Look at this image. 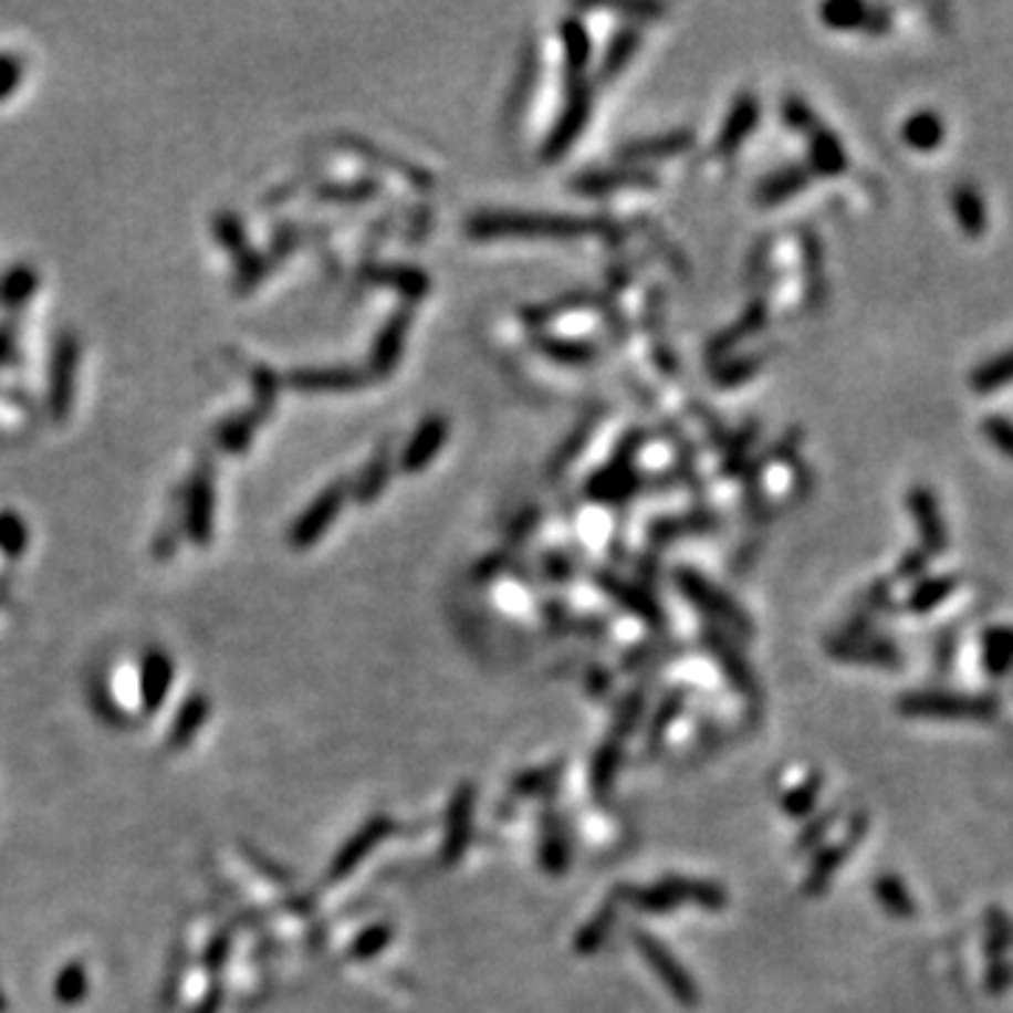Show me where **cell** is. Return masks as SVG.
I'll list each match as a JSON object with an SVG mask.
<instances>
[{
	"label": "cell",
	"mask_w": 1013,
	"mask_h": 1013,
	"mask_svg": "<svg viewBox=\"0 0 1013 1013\" xmlns=\"http://www.w3.org/2000/svg\"><path fill=\"white\" fill-rule=\"evenodd\" d=\"M898 712L907 718H938V721L991 723L1000 718L996 696H965L949 690H918L898 699Z\"/></svg>",
	"instance_id": "cell-1"
},
{
	"label": "cell",
	"mask_w": 1013,
	"mask_h": 1013,
	"mask_svg": "<svg viewBox=\"0 0 1013 1013\" xmlns=\"http://www.w3.org/2000/svg\"><path fill=\"white\" fill-rule=\"evenodd\" d=\"M619 898L630 907L643 909V912H668V909L681 907V904H696L704 909H723L727 907V892L716 884L690 881V878H665V881L645 887V890H617Z\"/></svg>",
	"instance_id": "cell-2"
},
{
	"label": "cell",
	"mask_w": 1013,
	"mask_h": 1013,
	"mask_svg": "<svg viewBox=\"0 0 1013 1013\" xmlns=\"http://www.w3.org/2000/svg\"><path fill=\"white\" fill-rule=\"evenodd\" d=\"M468 231L473 237H575L588 231V223L575 217L555 215H515V211H488L470 220Z\"/></svg>",
	"instance_id": "cell-3"
},
{
	"label": "cell",
	"mask_w": 1013,
	"mask_h": 1013,
	"mask_svg": "<svg viewBox=\"0 0 1013 1013\" xmlns=\"http://www.w3.org/2000/svg\"><path fill=\"white\" fill-rule=\"evenodd\" d=\"M634 943H637L639 954L645 958V963L654 969V974L659 977L665 989L670 991L676 1002H681L685 1007H696L701 1002V991L696 985L690 974H687L685 965L676 960V954L670 952L668 946L661 943L659 938L648 932H634Z\"/></svg>",
	"instance_id": "cell-4"
},
{
	"label": "cell",
	"mask_w": 1013,
	"mask_h": 1013,
	"mask_svg": "<svg viewBox=\"0 0 1013 1013\" xmlns=\"http://www.w3.org/2000/svg\"><path fill=\"white\" fill-rule=\"evenodd\" d=\"M676 581H679L681 594H685L690 603H696L701 612L710 614V617H716V619H721L727 628H732L735 634H741V637H752L754 634L752 619L746 617V612L738 606L730 594L718 592V588L712 586L707 577H701L699 572H690V568H679Z\"/></svg>",
	"instance_id": "cell-5"
},
{
	"label": "cell",
	"mask_w": 1013,
	"mask_h": 1013,
	"mask_svg": "<svg viewBox=\"0 0 1013 1013\" xmlns=\"http://www.w3.org/2000/svg\"><path fill=\"white\" fill-rule=\"evenodd\" d=\"M867 828H870V816H867V811H856V814L850 816V822H847L845 839L836 842V845L822 847V850L816 853L814 861H811L808 867V876H805L803 881L805 896H822V892L828 890L836 873H839L842 867H845V861L850 859L853 847L861 845Z\"/></svg>",
	"instance_id": "cell-6"
},
{
	"label": "cell",
	"mask_w": 1013,
	"mask_h": 1013,
	"mask_svg": "<svg viewBox=\"0 0 1013 1013\" xmlns=\"http://www.w3.org/2000/svg\"><path fill=\"white\" fill-rule=\"evenodd\" d=\"M473 808H477V785L462 783L448 803L446 839H442V861L457 865L468 850L470 834H473Z\"/></svg>",
	"instance_id": "cell-7"
},
{
	"label": "cell",
	"mask_w": 1013,
	"mask_h": 1013,
	"mask_svg": "<svg viewBox=\"0 0 1013 1013\" xmlns=\"http://www.w3.org/2000/svg\"><path fill=\"white\" fill-rule=\"evenodd\" d=\"M344 484H333V488L324 490V493L299 515L296 524L291 526V532H288V544H291L293 550H307V546H313L315 541L327 532V526L333 524L335 515H338L341 504H344Z\"/></svg>",
	"instance_id": "cell-8"
},
{
	"label": "cell",
	"mask_w": 1013,
	"mask_h": 1013,
	"mask_svg": "<svg viewBox=\"0 0 1013 1013\" xmlns=\"http://www.w3.org/2000/svg\"><path fill=\"white\" fill-rule=\"evenodd\" d=\"M391 834H395V822H391L389 816H384V814L372 816L364 828H361L358 834H353V839L346 842V845L335 853V859H333V865H330V873H327V881H341V878L349 876V873H353L355 867H358L361 861H364L366 856H369V853L380 845V842L389 839Z\"/></svg>",
	"instance_id": "cell-9"
},
{
	"label": "cell",
	"mask_w": 1013,
	"mask_h": 1013,
	"mask_svg": "<svg viewBox=\"0 0 1013 1013\" xmlns=\"http://www.w3.org/2000/svg\"><path fill=\"white\" fill-rule=\"evenodd\" d=\"M831 659L850 661V665H873V668H898L901 665V650L890 639H853V637H834L825 643Z\"/></svg>",
	"instance_id": "cell-10"
},
{
	"label": "cell",
	"mask_w": 1013,
	"mask_h": 1013,
	"mask_svg": "<svg viewBox=\"0 0 1013 1013\" xmlns=\"http://www.w3.org/2000/svg\"><path fill=\"white\" fill-rule=\"evenodd\" d=\"M907 506L912 513L915 526L921 532V550L932 555H943L949 550V532H946L943 519H940L938 499L929 488H912L907 495Z\"/></svg>",
	"instance_id": "cell-11"
},
{
	"label": "cell",
	"mask_w": 1013,
	"mask_h": 1013,
	"mask_svg": "<svg viewBox=\"0 0 1013 1013\" xmlns=\"http://www.w3.org/2000/svg\"><path fill=\"white\" fill-rule=\"evenodd\" d=\"M588 111H592V96H588V87L577 85L575 91L568 93L566 111H563V116L557 118V124L552 127L550 138H546L544 155L550 158V161L555 158V155H561L563 149H568L572 144H575V138L581 136V130L586 127Z\"/></svg>",
	"instance_id": "cell-12"
},
{
	"label": "cell",
	"mask_w": 1013,
	"mask_h": 1013,
	"mask_svg": "<svg viewBox=\"0 0 1013 1013\" xmlns=\"http://www.w3.org/2000/svg\"><path fill=\"white\" fill-rule=\"evenodd\" d=\"M448 437V422L442 417H428L420 422V428L415 431V437L408 439L406 451H403L400 468L406 473H420L426 464H431L437 459L439 448L446 446Z\"/></svg>",
	"instance_id": "cell-13"
},
{
	"label": "cell",
	"mask_w": 1013,
	"mask_h": 1013,
	"mask_svg": "<svg viewBox=\"0 0 1013 1013\" xmlns=\"http://www.w3.org/2000/svg\"><path fill=\"white\" fill-rule=\"evenodd\" d=\"M707 648L712 650V656H716L718 665L723 668V673H727L730 685L735 687L738 692H743V696H749L752 701H758L760 687H758V681H754L752 668H749V661L743 659V654H738V650L732 648L730 639L721 637L718 630H710V634H707Z\"/></svg>",
	"instance_id": "cell-14"
},
{
	"label": "cell",
	"mask_w": 1013,
	"mask_h": 1013,
	"mask_svg": "<svg viewBox=\"0 0 1013 1013\" xmlns=\"http://www.w3.org/2000/svg\"><path fill=\"white\" fill-rule=\"evenodd\" d=\"M186 526L192 532L195 544H209L211 537V515H215V490H211L209 470H198L189 495H186Z\"/></svg>",
	"instance_id": "cell-15"
},
{
	"label": "cell",
	"mask_w": 1013,
	"mask_h": 1013,
	"mask_svg": "<svg viewBox=\"0 0 1013 1013\" xmlns=\"http://www.w3.org/2000/svg\"><path fill=\"white\" fill-rule=\"evenodd\" d=\"M760 118V102L758 96L752 93H743L738 96L735 105H732L730 116L723 122L721 136H718V153H735L743 142L749 138V133L754 130V124Z\"/></svg>",
	"instance_id": "cell-16"
},
{
	"label": "cell",
	"mask_w": 1013,
	"mask_h": 1013,
	"mask_svg": "<svg viewBox=\"0 0 1013 1013\" xmlns=\"http://www.w3.org/2000/svg\"><path fill=\"white\" fill-rule=\"evenodd\" d=\"M74 375H76V344L74 341H62L54 353L51 364V411L56 417L65 415L71 408V395H74Z\"/></svg>",
	"instance_id": "cell-17"
},
{
	"label": "cell",
	"mask_w": 1013,
	"mask_h": 1013,
	"mask_svg": "<svg viewBox=\"0 0 1013 1013\" xmlns=\"http://www.w3.org/2000/svg\"><path fill=\"white\" fill-rule=\"evenodd\" d=\"M288 380L299 391H349L364 386V375L358 369H349V366H338V369H299Z\"/></svg>",
	"instance_id": "cell-18"
},
{
	"label": "cell",
	"mask_w": 1013,
	"mask_h": 1013,
	"mask_svg": "<svg viewBox=\"0 0 1013 1013\" xmlns=\"http://www.w3.org/2000/svg\"><path fill=\"white\" fill-rule=\"evenodd\" d=\"M808 149H811V169L819 175H842L847 169V153L842 147V142L836 138V133H831L828 127L816 124L814 130L808 133Z\"/></svg>",
	"instance_id": "cell-19"
},
{
	"label": "cell",
	"mask_w": 1013,
	"mask_h": 1013,
	"mask_svg": "<svg viewBox=\"0 0 1013 1013\" xmlns=\"http://www.w3.org/2000/svg\"><path fill=\"white\" fill-rule=\"evenodd\" d=\"M873 896L881 904V909L898 921H909L918 915V904H915L912 892L907 884L896 876V873H878L873 878Z\"/></svg>",
	"instance_id": "cell-20"
},
{
	"label": "cell",
	"mask_w": 1013,
	"mask_h": 1013,
	"mask_svg": "<svg viewBox=\"0 0 1013 1013\" xmlns=\"http://www.w3.org/2000/svg\"><path fill=\"white\" fill-rule=\"evenodd\" d=\"M946 124L934 111H918L904 122L901 138L915 153H932L943 144Z\"/></svg>",
	"instance_id": "cell-21"
},
{
	"label": "cell",
	"mask_w": 1013,
	"mask_h": 1013,
	"mask_svg": "<svg viewBox=\"0 0 1013 1013\" xmlns=\"http://www.w3.org/2000/svg\"><path fill=\"white\" fill-rule=\"evenodd\" d=\"M952 211L958 217V226L965 237H983L989 229V215H985L983 195L974 186L960 184L952 189Z\"/></svg>",
	"instance_id": "cell-22"
},
{
	"label": "cell",
	"mask_w": 1013,
	"mask_h": 1013,
	"mask_svg": "<svg viewBox=\"0 0 1013 1013\" xmlns=\"http://www.w3.org/2000/svg\"><path fill=\"white\" fill-rule=\"evenodd\" d=\"M811 180V169L800 167V164H791V167L777 169L774 175H769L758 189V203L760 206H777L783 200L794 198L797 192H803L805 186Z\"/></svg>",
	"instance_id": "cell-23"
},
{
	"label": "cell",
	"mask_w": 1013,
	"mask_h": 1013,
	"mask_svg": "<svg viewBox=\"0 0 1013 1013\" xmlns=\"http://www.w3.org/2000/svg\"><path fill=\"white\" fill-rule=\"evenodd\" d=\"M983 668L991 679H1005L1013 670V628L996 625L983 634Z\"/></svg>",
	"instance_id": "cell-24"
},
{
	"label": "cell",
	"mask_w": 1013,
	"mask_h": 1013,
	"mask_svg": "<svg viewBox=\"0 0 1013 1013\" xmlns=\"http://www.w3.org/2000/svg\"><path fill=\"white\" fill-rule=\"evenodd\" d=\"M408 324H411L408 313H397L395 318L380 330V335H377L375 341V349H372V366H375L377 372H389L391 366L397 364V358H400L403 353V338H406L408 333Z\"/></svg>",
	"instance_id": "cell-25"
},
{
	"label": "cell",
	"mask_w": 1013,
	"mask_h": 1013,
	"mask_svg": "<svg viewBox=\"0 0 1013 1013\" xmlns=\"http://www.w3.org/2000/svg\"><path fill=\"white\" fill-rule=\"evenodd\" d=\"M958 588V577L943 575V577H923L918 586L909 592L907 597V612L909 614H929L952 597Z\"/></svg>",
	"instance_id": "cell-26"
},
{
	"label": "cell",
	"mask_w": 1013,
	"mask_h": 1013,
	"mask_svg": "<svg viewBox=\"0 0 1013 1013\" xmlns=\"http://www.w3.org/2000/svg\"><path fill=\"white\" fill-rule=\"evenodd\" d=\"M617 904H619V896L608 898V901L597 909V915H594L592 921H588L586 927L577 932V938H575L577 954H594L599 946L606 943L608 932H612L614 921H617Z\"/></svg>",
	"instance_id": "cell-27"
},
{
	"label": "cell",
	"mask_w": 1013,
	"mask_h": 1013,
	"mask_svg": "<svg viewBox=\"0 0 1013 1013\" xmlns=\"http://www.w3.org/2000/svg\"><path fill=\"white\" fill-rule=\"evenodd\" d=\"M599 586L606 588V592L617 599L625 612H634L637 617L648 619V623H659L661 619L659 606H656L654 599H650L643 588L625 586V583H619L617 577H612V575H599Z\"/></svg>",
	"instance_id": "cell-28"
},
{
	"label": "cell",
	"mask_w": 1013,
	"mask_h": 1013,
	"mask_svg": "<svg viewBox=\"0 0 1013 1013\" xmlns=\"http://www.w3.org/2000/svg\"><path fill=\"white\" fill-rule=\"evenodd\" d=\"M169 685H173V661L167 659L164 654L153 650L144 661V701H147L149 710L164 704V696H167Z\"/></svg>",
	"instance_id": "cell-29"
},
{
	"label": "cell",
	"mask_w": 1013,
	"mask_h": 1013,
	"mask_svg": "<svg viewBox=\"0 0 1013 1013\" xmlns=\"http://www.w3.org/2000/svg\"><path fill=\"white\" fill-rule=\"evenodd\" d=\"M1013 946V923L1005 915V909L991 907L985 912V938H983V952L989 963H1000L1005 960L1007 949Z\"/></svg>",
	"instance_id": "cell-30"
},
{
	"label": "cell",
	"mask_w": 1013,
	"mask_h": 1013,
	"mask_svg": "<svg viewBox=\"0 0 1013 1013\" xmlns=\"http://www.w3.org/2000/svg\"><path fill=\"white\" fill-rule=\"evenodd\" d=\"M619 760H623V749H619L617 738L606 741L599 746V752L594 754L592 766V791L597 800H606L614 789V780L619 772Z\"/></svg>",
	"instance_id": "cell-31"
},
{
	"label": "cell",
	"mask_w": 1013,
	"mask_h": 1013,
	"mask_svg": "<svg viewBox=\"0 0 1013 1013\" xmlns=\"http://www.w3.org/2000/svg\"><path fill=\"white\" fill-rule=\"evenodd\" d=\"M1007 384H1013V349L985 361L983 366H977V369L971 372V389L980 391V395L1000 391L1005 389Z\"/></svg>",
	"instance_id": "cell-32"
},
{
	"label": "cell",
	"mask_w": 1013,
	"mask_h": 1013,
	"mask_svg": "<svg viewBox=\"0 0 1013 1013\" xmlns=\"http://www.w3.org/2000/svg\"><path fill=\"white\" fill-rule=\"evenodd\" d=\"M541 865L550 876H561L568 867V845L563 825L555 816H546L544 822V842H541Z\"/></svg>",
	"instance_id": "cell-33"
},
{
	"label": "cell",
	"mask_w": 1013,
	"mask_h": 1013,
	"mask_svg": "<svg viewBox=\"0 0 1013 1013\" xmlns=\"http://www.w3.org/2000/svg\"><path fill=\"white\" fill-rule=\"evenodd\" d=\"M819 14H822V20H825V25H831V29L867 31L870 29L873 7H865V3H850V0H847V3H828V7H822Z\"/></svg>",
	"instance_id": "cell-34"
},
{
	"label": "cell",
	"mask_w": 1013,
	"mask_h": 1013,
	"mask_svg": "<svg viewBox=\"0 0 1013 1013\" xmlns=\"http://www.w3.org/2000/svg\"><path fill=\"white\" fill-rule=\"evenodd\" d=\"M819 794H822V774L814 772L811 777H805L797 789L785 794L783 814L791 816V819H803V816H811L814 814L816 803H819Z\"/></svg>",
	"instance_id": "cell-35"
},
{
	"label": "cell",
	"mask_w": 1013,
	"mask_h": 1013,
	"mask_svg": "<svg viewBox=\"0 0 1013 1013\" xmlns=\"http://www.w3.org/2000/svg\"><path fill=\"white\" fill-rule=\"evenodd\" d=\"M685 147H690V133H668V136L654 138V142L628 144L619 155H623L625 161H645V158H656V155L679 153Z\"/></svg>",
	"instance_id": "cell-36"
},
{
	"label": "cell",
	"mask_w": 1013,
	"mask_h": 1013,
	"mask_svg": "<svg viewBox=\"0 0 1013 1013\" xmlns=\"http://www.w3.org/2000/svg\"><path fill=\"white\" fill-rule=\"evenodd\" d=\"M563 774V763H552V766L544 769H532V772L519 774V777L510 783V794L513 797H535L541 791H550L552 785L557 783V777Z\"/></svg>",
	"instance_id": "cell-37"
},
{
	"label": "cell",
	"mask_w": 1013,
	"mask_h": 1013,
	"mask_svg": "<svg viewBox=\"0 0 1013 1013\" xmlns=\"http://www.w3.org/2000/svg\"><path fill=\"white\" fill-rule=\"evenodd\" d=\"M637 184H650L648 175L645 173H592L577 178L575 189L588 195H599L608 192V189H617V186H637Z\"/></svg>",
	"instance_id": "cell-38"
},
{
	"label": "cell",
	"mask_w": 1013,
	"mask_h": 1013,
	"mask_svg": "<svg viewBox=\"0 0 1013 1013\" xmlns=\"http://www.w3.org/2000/svg\"><path fill=\"white\" fill-rule=\"evenodd\" d=\"M561 38L566 43V62L572 71H583V65L588 62L592 54V43H588V31L583 29L581 20H566L561 25Z\"/></svg>",
	"instance_id": "cell-39"
},
{
	"label": "cell",
	"mask_w": 1013,
	"mask_h": 1013,
	"mask_svg": "<svg viewBox=\"0 0 1013 1013\" xmlns=\"http://www.w3.org/2000/svg\"><path fill=\"white\" fill-rule=\"evenodd\" d=\"M206 716H209V699H206V696H195V699L189 701L184 710H180L178 723H175V730H173L175 746H184V743L189 741V738H192L200 727H203Z\"/></svg>",
	"instance_id": "cell-40"
},
{
	"label": "cell",
	"mask_w": 1013,
	"mask_h": 1013,
	"mask_svg": "<svg viewBox=\"0 0 1013 1013\" xmlns=\"http://www.w3.org/2000/svg\"><path fill=\"white\" fill-rule=\"evenodd\" d=\"M391 938H395V929H391L389 923H375V927H369L366 932H361L358 938H355L353 949H349V958L353 960L377 958V954L384 952L386 946L391 943Z\"/></svg>",
	"instance_id": "cell-41"
},
{
	"label": "cell",
	"mask_w": 1013,
	"mask_h": 1013,
	"mask_svg": "<svg viewBox=\"0 0 1013 1013\" xmlns=\"http://www.w3.org/2000/svg\"><path fill=\"white\" fill-rule=\"evenodd\" d=\"M637 43H639L637 31H630V29L628 31H619L617 40H614V45H608L606 60H603V71H599V74H603V80H612V76L617 74L619 69H623L625 62L630 60V54L637 51Z\"/></svg>",
	"instance_id": "cell-42"
},
{
	"label": "cell",
	"mask_w": 1013,
	"mask_h": 1013,
	"mask_svg": "<svg viewBox=\"0 0 1013 1013\" xmlns=\"http://www.w3.org/2000/svg\"><path fill=\"white\" fill-rule=\"evenodd\" d=\"M375 279L380 282L397 284L408 299H420L428 291V276L426 273L415 271V268H386V271L375 273Z\"/></svg>",
	"instance_id": "cell-43"
},
{
	"label": "cell",
	"mask_w": 1013,
	"mask_h": 1013,
	"mask_svg": "<svg viewBox=\"0 0 1013 1013\" xmlns=\"http://www.w3.org/2000/svg\"><path fill=\"white\" fill-rule=\"evenodd\" d=\"M681 710H685V692H670L668 699L661 701L659 710H656V716H654V723H650V732H648L650 746H656V743L665 738V732H668L670 723L681 716Z\"/></svg>",
	"instance_id": "cell-44"
},
{
	"label": "cell",
	"mask_w": 1013,
	"mask_h": 1013,
	"mask_svg": "<svg viewBox=\"0 0 1013 1013\" xmlns=\"http://www.w3.org/2000/svg\"><path fill=\"white\" fill-rule=\"evenodd\" d=\"M836 816H839L836 814V808L825 811V814H819V816H811V822L803 828V834H800L797 842H794V853L803 856V853L814 850V847L825 839V834H828V828L836 822Z\"/></svg>",
	"instance_id": "cell-45"
},
{
	"label": "cell",
	"mask_w": 1013,
	"mask_h": 1013,
	"mask_svg": "<svg viewBox=\"0 0 1013 1013\" xmlns=\"http://www.w3.org/2000/svg\"><path fill=\"white\" fill-rule=\"evenodd\" d=\"M983 437L989 439L991 446L1002 453V457L1013 459V420L1002 415H991L983 420Z\"/></svg>",
	"instance_id": "cell-46"
},
{
	"label": "cell",
	"mask_w": 1013,
	"mask_h": 1013,
	"mask_svg": "<svg viewBox=\"0 0 1013 1013\" xmlns=\"http://www.w3.org/2000/svg\"><path fill=\"white\" fill-rule=\"evenodd\" d=\"M763 324H766V307H763V304H752V307H749V313L743 315L741 322L735 324V327L730 330V333L723 335V338H718V349H730L732 344H738V341L743 338V335H749V333H754V330H760L763 327Z\"/></svg>",
	"instance_id": "cell-47"
},
{
	"label": "cell",
	"mask_w": 1013,
	"mask_h": 1013,
	"mask_svg": "<svg viewBox=\"0 0 1013 1013\" xmlns=\"http://www.w3.org/2000/svg\"><path fill=\"white\" fill-rule=\"evenodd\" d=\"M386 479H389V459L377 457L375 462H372L369 468H366L364 477H361V484L355 488V499H358V501H372L377 493H380V488L386 484Z\"/></svg>",
	"instance_id": "cell-48"
},
{
	"label": "cell",
	"mask_w": 1013,
	"mask_h": 1013,
	"mask_svg": "<svg viewBox=\"0 0 1013 1013\" xmlns=\"http://www.w3.org/2000/svg\"><path fill=\"white\" fill-rule=\"evenodd\" d=\"M85 991H87V977H85V971H82V965H69V969L62 971L60 974V980H56V1000L60 1002H69V1005H74V1002H80L82 996H85Z\"/></svg>",
	"instance_id": "cell-49"
},
{
	"label": "cell",
	"mask_w": 1013,
	"mask_h": 1013,
	"mask_svg": "<svg viewBox=\"0 0 1013 1013\" xmlns=\"http://www.w3.org/2000/svg\"><path fill=\"white\" fill-rule=\"evenodd\" d=\"M783 122L800 133H811L816 124H819L814 118V111H811V107L805 105L800 96H789V100H783Z\"/></svg>",
	"instance_id": "cell-50"
},
{
	"label": "cell",
	"mask_w": 1013,
	"mask_h": 1013,
	"mask_svg": "<svg viewBox=\"0 0 1013 1013\" xmlns=\"http://www.w3.org/2000/svg\"><path fill=\"white\" fill-rule=\"evenodd\" d=\"M23 62L14 54H0V102L9 100L23 82Z\"/></svg>",
	"instance_id": "cell-51"
},
{
	"label": "cell",
	"mask_w": 1013,
	"mask_h": 1013,
	"mask_svg": "<svg viewBox=\"0 0 1013 1013\" xmlns=\"http://www.w3.org/2000/svg\"><path fill=\"white\" fill-rule=\"evenodd\" d=\"M983 985H985V994H991V996H1002L1005 991H1011L1013 965L1007 963V960H1000V963H989V965H985Z\"/></svg>",
	"instance_id": "cell-52"
},
{
	"label": "cell",
	"mask_w": 1013,
	"mask_h": 1013,
	"mask_svg": "<svg viewBox=\"0 0 1013 1013\" xmlns=\"http://www.w3.org/2000/svg\"><path fill=\"white\" fill-rule=\"evenodd\" d=\"M639 712H643V692H634V696H628L617 710V735H614L617 741L623 735H628V732H634V727H637L639 721Z\"/></svg>",
	"instance_id": "cell-53"
},
{
	"label": "cell",
	"mask_w": 1013,
	"mask_h": 1013,
	"mask_svg": "<svg viewBox=\"0 0 1013 1013\" xmlns=\"http://www.w3.org/2000/svg\"><path fill=\"white\" fill-rule=\"evenodd\" d=\"M544 349L550 355H555V358L566 361V364H583V361H588V358H594V355H597V349H594V346H588V344H563V341H550V344H544Z\"/></svg>",
	"instance_id": "cell-54"
},
{
	"label": "cell",
	"mask_w": 1013,
	"mask_h": 1013,
	"mask_svg": "<svg viewBox=\"0 0 1013 1013\" xmlns=\"http://www.w3.org/2000/svg\"><path fill=\"white\" fill-rule=\"evenodd\" d=\"M927 568H929V555H927V552H923V550H909V552H904L901 563H898L896 577H901V581H921V577L927 575Z\"/></svg>",
	"instance_id": "cell-55"
},
{
	"label": "cell",
	"mask_w": 1013,
	"mask_h": 1013,
	"mask_svg": "<svg viewBox=\"0 0 1013 1013\" xmlns=\"http://www.w3.org/2000/svg\"><path fill=\"white\" fill-rule=\"evenodd\" d=\"M890 581L873 583L870 592L865 594V612H881V608L890 606Z\"/></svg>",
	"instance_id": "cell-56"
},
{
	"label": "cell",
	"mask_w": 1013,
	"mask_h": 1013,
	"mask_svg": "<svg viewBox=\"0 0 1013 1013\" xmlns=\"http://www.w3.org/2000/svg\"><path fill=\"white\" fill-rule=\"evenodd\" d=\"M215 1011H217V994H215V996H211V1000H209V1002H206V1005H203V1007H200V1011H198V1013H215Z\"/></svg>",
	"instance_id": "cell-57"
},
{
	"label": "cell",
	"mask_w": 1013,
	"mask_h": 1013,
	"mask_svg": "<svg viewBox=\"0 0 1013 1013\" xmlns=\"http://www.w3.org/2000/svg\"><path fill=\"white\" fill-rule=\"evenodd\" d=\"M0 1007H3V1000H0Z\"/></svg>",
	"instance_id": "cell-58"
}]
</instances>
